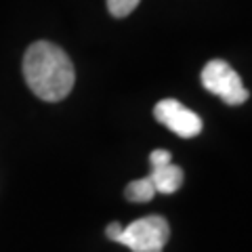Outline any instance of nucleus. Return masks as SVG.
Masks as SVG:
<instances>
[{"label": "nucleus", "instance_id": "nucleus-1", "mask_svg": "<svg viewBox=\"0 0 252 252\" xmlns=\"http://www.w3.org/2000/svg\"><path fill=\"white\" fill-rule=\"evenodd\" d=\"M23 76L30 91L38 99L55 101L65 99L74 89L76 72L67 53L53 42H34L23 57Z\"/></svg>", "mask_w": 252, "mask_h": 252}, {"label": "nucleus", "instance_id": "nucleus-2", "mask_svg": "<svg viewBox=\"0 0 252 252\" xmlns=\"http://www.w3.org/2000/svg\"><path fill=\"white\" fill-rule=\"evenodd\" d=\"M168 238H170L168 220L160 215H149L122 227V231L118 233L114 242L130 248L132 252H162Z\"/></svg>", "mask_w": 252, "mask_h": 252}, {"label": "nucleus", "instance_id": "nucleus-3", "mask_svg": "<svg viewBox=\"0 0 252 252\" xmlns=\"http://www.w3.org/2000/svg\"><path fill=\"white\" fill-rule=\"evenodd\" d=\"M202 84L208 93L223 99L227 105H242L248 99V91L244 89L240 74L227 61H208L202 69Z\"/></svg>", "mask_w": 252, "mask_h": 252}, {"label": "nucleus", "instance_id": "nucleus-4", "mask_svg": "<svg viewBox=\"0 0 252 252\" xmlns=\"http://www.w3.org/2000/svg\"><path fill=\"white\" fill-rule=\"evenodd\" d=\"M154 116L168 130L185 139L200 135V130H202V118L198 114H193L191 109H187L177 99H162L154 107Z\"/></svg>", "mask_w": 252, "mask_h": 252}, {"label": "nucleus", "instance_id": "nucleus-5", "mask_svg": "<svg viewBox=\"0 0 252 252\" xmlns=\"http://www.w3.org/2000/svg\"><path fill=\"white\" fill-rule=\"evenodd\" d=\"M149 164H152V172L149 179L156 187V193H175L179 187L183 185V170L172 164V156L166 149H154L149 156Z\"/></svg>", "mask_w": 252, "mask_h": 252}, {"label": "nucleus", "instance_id": "nucleus-6", "mask_svg": "<svg viewBox=\"0 0 252 252\" xmlns=\"http://www.w3.org/2000/svg\"><path fill=\"white\" fill-rule=\"evenodd\" d=\"M126 198L130 202H149L156 195V187L152 183V179L149 177H143V179H137V181H130L128 187H126Z\"/></svg>", "mask_w": 252, "mask_h": 252}, {"label": "nucleus", "instance_id": "nucleus-7", "mask_svg": "<svg viewBox=\"0 0 252 252\" xmlns=\"http://www.w3.org/2000/svg\"><path fill=\"white\" fill-rule=\"evenodd\" d=\"M141 0H107V9L114 17H126L137 9Z\"/></svg>", "mask_w": 252, "mask_h": 252}]
</instances>
